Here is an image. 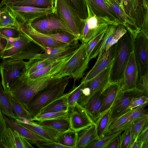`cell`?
I'll return each instance as SVG.
<instances>
[{"mask_svg":"<svg viewBox=\"0 0 148 148\" xmlns=\"http://www.w3.org/2000/svg\"><path fill=\"white\" fill-rule=\"evenodd\" d=\"M61 79L50 76L32 80L25 74L13 84L8 93L18 100L25 107L34 96Z\"/></svg>","mask_w":148,"mask_h":148,"instance_id":"cell-1","label":"cell"},{"mask_svg":"<svg viewBox=\"0 0 148 148\" xmlns=\"http://www.w3.org/2000/svg\"><path fill=\"white\" fill-rule=\"evenodd\" d=\"M134 36L127 31L117 42L116 54L110 71V83L121 85L131 53L134 51Z\"/></svg>","mask_w":148,"mask_h":148,"instance_id":"cell-2","label":"cell"},{"mask_svg":"<svg viewBox=\"0 0 148 148\" xmlns=\"http://www.w3.org/2000/svg\"><path fill=\"white\" fill-rule=\"evenodd\" d=\"M69 78L68 76L61 78L58 82L42 90L32 98L25 108L33 117L39 114L44 108L63 95L69 84Z\"/></svg>","mask_w":148,"mask_h":148,"instance_id":"cell-3","label":"cell"},{"mask_svg":"<svg viewBox=\"0 0 148 148\" xmlns=\"http://www.w3.org/2000/svg\"><path fill=\"white\" fill-rule=\"evenodd\" d=\"M88 59L86 53V43L82 42L73 52L67 62L59 71L52 77L61 78L68 76L75 81L82 78L88 68Z\"/></svg>","mask_w":148,"mask_h":148,"instance_id":"cell-4","label":"cell"},{"mask_svg":"<svg viewBox=\"0 0 148 148\" xmlns=\"http://www.w3.org/2000/svg\"><path fill=\"white\" fill-rule=\"evenodd\" d=\"M134 52L138 77L136 88L148 92V38L139 33L135 38Z\"/></svg>","mask_w":148,"mask_h":148,"instance_id":"cell-5","label":"cell"},{"mask_svg":"<svg viewBox=\"0 0 148 148\" xmlns=\"http://www.w3.org/2000/svg\"><path fill=\"white\" fill-rule=\"evenodd\" d=\"M54 12L78 39L81 40L85 21L66 0H54Z\"/></svg>","mask_w":148,"mask_h":148,"instance_id":"cell-6","label":"cell"},{"mask_svg":"<svg viewBox=\"0 0 148 148\" xmlns=\"http://www.w3.org/2000/svg\"><path fill=\"white\" fill-rule=\"evenodd\" d=\"M26 62L23 60L9 61L3 60L0 64L1 84L5 92L8 93L13 84L25 74Z\"/></svg>","mask_w":148,"mask_h":148,"instance_id":"cell-7","label":"cell"},{"mask_svg":"<svg viewBox=\"0 0 148 148\" xmlns=\"http://www.w3.org/2000/svg\"><path fill=\"white\" fill-rule=\"evenodd\" d=\"M145 94H148V93L136 88L126 90L121 89L109 110L110 121L130 110L129 107L135 98Z\"/></svg>","mask_w":148,"mask_h":148,"instance_id":"cell-8","label":"cell"},{"mask_svg":"<svg viewBox=\"0 0 148 148\" xmlns=\"http://www.w3.org/2000/svg\"><path fill=\"white\" fill-rule=\"evenodd\" d=\"M30 23L35 30L45 34H53L60 30H65L72 33L54 12L38 18Z\"/></svg>","mask_w":148,"mask_h":148,"instance_id":"cell-9","label":"cell"},{"mask_svg":"<svg viewBox=\"0 0 148 148\" xmlns=\"http://www.w3.org/2000/svg\"><path fill=\"white\" fill-rule=\"evenodd\" d=\"M18 29L30 38L33 42L39 46L45 52L49 49L69 44L57 41L36 31L32 27L30 23H21Z\"/></svg>","mask_w":148,"mask_h":148,"instance_id":"cell-10","label":"cell"},{"mask_svg":"<svg viewBox=\"0 0 148 148\" xmlns=\"http://www.w3.org/2000/svg\"><path fill=\"white\" fill-rule=\"evenodd\" d=\"M8 7L16 19L20 23H31L38 18L54 12V7L45 8L30 6Z\"/></svg>","mask_w":148,"mask_h":148,"instance_id":"cell-11","label":"cell"},{"mask_svg":"<svg viewBox=\"0 0 148 148\" xmlns=\"http://www.w3.org/2000/svg\"><path fill=\"white\" fill-rule=\"evenodd\" d=\"M113 61L95 77L86 82V87L89 95L85 105L89 100L101 94L109 83L110 75Z\"/></svg>","mask_w":148,"mask_h":148,"instance_id":"cell-12","label":"cell"},{"mask_svg":"<svg viewBox=\"0 0 148 148\" xmlns=\"http://www.w3.org/2000/svg\"><path fill=\"white\" fill-rule=\"evenodd\" d=\"M69 118L71 129L79 132L95 123L85 108L77 103L69 108Z\"/></svg>","mask_w":148,"mask_h":148,"instance_id":"cell-13","label":"cell"},{"mask_svg":"<svg viewBox=\"0 0 148 148\" xmlns=\"http://www.w3.org/2000/svg\"><path fill=\"white\" fill-rule=\"evenodd\" d=\"M78 40L66 46L48 49L43 53H39L29 60L34 62L43 60L55 61L72 54L79 46Z\"/></svg>","mask_w":148,"mask_h":148,"instance_id":"cell-14","label":"cell"},{"mask_svg":"<svg viewBox=\"0 0 148 148\" xmlns=\"http://www.w3.org/2000/svg\"><path fill=\"white\" fill-rule=\"evenodd\" d=\"M0 148H33L34 147L17 131L7 125L4 128L2 134Z\"/></svg>","mask_w":148,"mask_h":148,"instance_id":"cell-15","label":"cell"},{"mask_svg":"<svg viewBox=\"0 0 148 148\" xmlns=\"http://www.w3.org/2000/svg\"><path fill=\"white\" fill-rule=\"evenodd\" d=\"M6 48L3 51L1 58L3 60L10 58L28 48L33 42L31 39L23 34L16 38H8Z\"/></svg>","mask_w":148,"mask_h":148,"instance_id":"cell-16","label":"cell"},{"mask_svg":"<svg viewBox=\"0 0 148 148\" xmlns=\"http://www.w3.org/2000/svg\"><path fill=\"white\" fill-rule=\"evenodd\" d=\"M138 74L134 51L130 54L125 68L121 89L126 90L136 88Z\"/></svg>","mask_w":148,"mask_h":148,"instance_id":"cell-17","label":"cell"},{"mask_svg":"<svg viewBox=\"0 0 148 148\" xmlns=\"http://www.w3.org/2000/svg\"><path fill=\"white\" fill-rule=\"evenodd\" d=\"M116 43L111 47L104 56L99 59H97L92 68L87 73L81 82H86L91 80L112 62L116 56Z\"/></svg>","mask_w":148,"mask_h":148,"instance_id":"cell-18","label":"cell"},{"mask_svg":"<svg viewBox=\"0 0 148 148\" xmlns=\"http://www.w3.org/2000/svg\"><path fill=\"white\" fill-rule=\"evenodd\" d=\"M72 54L57 60L34 73L26 75L29 79L32 80L53 76L64 66Z\"/></svg>","mask_w":148,"mask_h":148,"instance_id":"cell-19","label":"cell"},{"mask_svg":"<svg viewBox=\"0 0 148 148\" xmlns=\"http://www.w3.org/2000/svg\"><path fill=\"white\" fill-rule=\"evenodd\" d=\"M3 116L7 125L17 131L30 144L35 145L40 141L47 140L44 137L18 124L14 120L6 117L4 115Z\"/></svg>","mask_w":148,"mask_h":148,"instance_id":"cell-20","label":"cell"},{"mask_svg":"<svg viewBox=\"0 0 148 148\" xmlns=\"http://www.w3.org/2000/svg\"><path fill=\"white\" fill-rule=\"evenodd\" d=\"M121 89L120 85L116 83H109L105 88L103 91L104 99L100 110V117L110 109L117 93Z\"/></svg>","mask_w":148,"mask_h":148,"instance_id":"cell-21","label":"cell"},{"mask_svg":"<svg viewBox=\"0 0 148 148\" xmlns=\"http://www.w3.org/2000/svg\"><path fill=\"white\" fill-rule=\"evenodd\" d=\"M106 29L86 43L87 55L90 61L96 57L102 48L107 35Z\"/></svg>","mask_w":148,"mask_h":148,"instance_id":"cell-22","label":"cell"},{"mask_svg":"<svg viewBox=\"0 0 148 148\" xmlns=\"http://www.w3.org/2000/svg\"><path fill=\"white\" fill-rule=\"evenodd\" d=\"M98 139L97 125L94 124L78 132L75 148H86L92 142Z\"/></svg>","mask_w":148,"mask_h":148,"instance_id":"cell-23","label":"cell"},{"mask_svg":"<svg viewBox=\"0 0 148 148\" xmlns=\"http://www.w3.org/2000/svg\"><path fill=\"white\" fill-rule=\"evenodd\" d=\"M36 123L40 125L50 128L61 134L72 130L69 117L38 121Z\"/></svg>","mask_w":148,"mask_h":148,"instance_id":"cell-24","label":"cell"},{"mask_svg":"<svg viewBox=\"0 0 148 148\" xmlns=\"http://www.w3.org/2000/svg\"><path fill=\"white\" fill-rule=\"evenodd\" d=\"M16 122L32 132L44 137L48 140L58 142V138L61 134L55 130L38 124L37 125H33Z\"/></svg>","mask_w":148,"mask_h":148,"instance_id":"cell-25","label":"cell"},{"mask_svg":"<svg viewBox=\"0 0 148 148\" xmlns=\"http://www.w3.org/2000/svg\"><path fill=\"white\" fill-rule=\"evenodd\" d=\"M103 91L89 100L83 107L95 124L100 117V110L104 98Z\"/></svg>","mask_w":148,"mask_h":148,"instance_id":"cell-26","label":"cell"},{"mask_svg":"<svg viewBox=\"0 0 148 148\" xmlns=\"http://www.w3.org/2000/svg\"><path fill=\"white\" fill-rule=\"evenodd\" d=\"M21 23L16 18L8 5L0 7V28L10 27L18 29Z\"/></svg>","mask_w":148,"mask_h":148,"instance_id":"cell-27","label":"cell"},{"mask_svg":"<svg viewBox=\"0 0 148 148\" xmlns=\"http://www.w3.org/2000/svg\"><path fill=\"white\" fill-rule=\"evenodd\" d=\"M68 94V92L64 94L62 97L44 108L39 114L49 112H69V107L67 101Z\"/></svg>","mask_w":148,"mask_h":148,"instance_id":"cell-28","label":"cell"},{"mask_svg":"<svg viewBox=\"0 0 148 148\" xmlns=\"http://www.w3.org/2000/svg\"><path fill=\"white\" fill-rule=\"evenodd\" d=\"M148 103L133 109L126 122L118 130L117 132L123 131L130 128L133 124L139 119L148 114L147 110L145 108Z\"/></svg>","mask_w":148,"mask_h":148,"instance_id":"cell-29","label":"cell"},{"mask_svg":"<svg viewBox=\"0 0 148 148\" xmlns=\"http://www.w3.org/2000/svg\"><path fill=\"white\" fill-rule=\"evenodd\" d=\"M5 93L11 103L15 117L24 118L32 120L33 116L27 110L23 104L8 93Z\"/></svg>","mask_w":148,"mask_h":148,"instance_id":"cell-30","label":"cell"},{"mask_svg":"<svg viewBox=\"0 0 148 148\" xmlns=\"http://www.w3.org/2000/svg\"><path fill=\"white\" fill-rule=\"evenodd\" d=\"M0 109L3 115L14 120L15 116L9 100L0 82Z\"/></svg>","mask_w":148,"mask_h":148,"instance_id":"cell-31","label":"cell"},{"mask_svg":"<svg viewBox=\"0 0 148 148\" xmlns=\"http://www.w3.org/2000/svg\"><path fill=\"white\" fill-rule=\"evenodd\" d=\"M132 110L111 120L104 134V136L118 132V130L126 121Z\"/></svg>","mask_w":148,"mask_h":148,"instance_id":"cell-32","label":"cell"},{"mask_svg":"<svg viewBox=\"0 0 148 148\" xmlns=\"http://www.w3.org/2000/svg\"><path fill=\"white\" fill-rule=\"evenodd\" d=\"M78 132L72 130L60 134L58 143L67 147L75 148L77 139Z\"/></svg>","mask_w":148,"mask_h":148,"instance_id":"cell-33","label":"cell"},{"mask_svg":"<svg viewBox=\"0 0 148 148\" xmlns=\"http://www.w3.org/2000/svg\"><path fill=\"white\" fill-rule=\"evenodd\" d=\"M45 35L58 41L69 44L79 40L73 34L64 30H60L54 33Z\"/></svg>","mask_w":148,"mask_h":148,"instance_id":"cell-34","label":"cell"},{"mask_svg":"<svg viewBox=\"0 0 148 148\" xmlns=\"http://www.w3.org/2000/svg\"><path fill=\"white\" fill-rule=\"evenodd\" d=\"M54 0H24L18 2L12 6H30L49 8L54 7Z\"/></svg>","mask_w":148,"mask_h":148,"instance_id":"cell-35","label":"cell"},{"mask_svg":"<svg viewBox=\"0 0 148 148\" xmlns=\"http://www.w3.org/2000/svg\"><path fill=\"white\" fill-rule=\"evenodd\" d=\"M123 132L119 131L106 135L102 138L92 142L87 146L86 148H105L113 139L119 136Z\"/></svg>","mask_w":148,"mask_h":148,"instance_id":"cell-36","label":"cell"},{"mask_svg":"<svg viewBox=\"0 0 148 148\" xmlns=\"http://www.w3.org/2000/svg\"><path fill=\"white\" fill-rule=\"evenodd\" d=\"M86 86L85 82H81L78 86L74 84L72 88L68 92L67 101L69 108L72 107L77 103L82 90Z\"/></svg>","mask_w":148,"mask_h":148,"instance_id":"cell-37","label":"cell"},{"mask_svg":"<svg viewBox=\"0 0 148 148\" xmlns=\"http://www.w3.org/2000/svg\"><path fill=\"white\" fill-rule=\"evenodd\" d=\"M40 47H32V46L23 52L10 58L6 59L9 61H14L33 58L41 51Z\"/></svg>","mask_w":148,"mask_h":148,"instance_id":"cell-38","label":"cell"},{"mask_svg":"<svg viewBox=\"0 0 148 148\" xmlns=\"http://www.w3.org/2000/svg\"><path fill=\"white\" fill-rule=\"evenodd\" d=\"M109 110L105 113L96 123L98 139L103 138L110 121Z\"/></svg>","mask_w":148,"mask_h":148,"instance_id":"cell-39","label":"cell"},{"mask_svg":"<svg viewBox=\"0 0 148 148\" xmlns=\"http://www.w3.org/2000/svg\"><path fill=\"white\" fill-rule=\"evenodd\" d=\"M56 61L43 60L34 62H26V70L25 74L29 75L34 73Z\"/></svg>","mask_w":148,"mask_h":148,"instance_id":"cell-40","label":"cell"},{"mask_svg":"<svg viewBox=\"0 0 148 148\" xmlns=\"http://www.w3.org/2000/svg\"><path fill=\"white\" fill-rule=\"evenodd\" d=\"M119 136V148H132L135 140L134 138L130 128L124 131Z\"/></svg>","mask_w":148,"mask_h":148,"instance_id":"cell-41","label":"cell"},{"mask_svg":"<svg viewBox=\"0 0 148 148\" xmlns=\"http://www.w3.org/2000/svg\"><path fill=\"white\" fill-rule=\"evenodd\" d=\"M69 117V112H49L40 114L33 117L32 121H40L54 119Z\"/></svg>","mask_w":148,"mask_h":148,"instance_id":"cell-42","label":"cell"},{"mask_svg":"<svg viewBox=\"0 0 148 148\" xmlns=\"http://www.w3.org/2000/svg\"><path fill=\"white\" fill-rule=\"evenodd\" d=\"M75 9L81 18L84 21L87 18V7L84 0H66Z\"/></svg>","mask_w":148,"mask_h":148,"instance_id":"cell-43","label":"cell"},{"mask_svg":"<svg viewBox=\"0 0 148 148\" xmlns=\"http://www.w3.org/2000/svg\"><path fill=\"white\" fill-rule=\"evenodd\" d=\"M148 123V115L138 120L132 125L130 128L134 138L136 140L144 127Z\"/></svg>","mask_w":148,"mask_h":148,"instance_id":"cell-44","label":"cell"},{"mask_svg":"<svg viewBox=\"0 0 148 148\" xmlns=\"http://www.w3.org/2000/svg\"><path fill=\"white\" fill-rule=\"evenodd\" d=\"M22 34L18 29L15 27H6L0 28V34L7 38H19Z\"/></svg>","mask_w":148,"mask_h":148,"instance_id":"cell-45","label":"cell"},{"mask_svg":"<svg viewBox=\"0 0 148 148\" xmlns=\"http://www.w3.org/2000/svg\"><path fill=\"white\" fill-rule=\"evenodd\" d=\"M148 94L140 96L135 98L131 103L129 107L130 110L133 109L137 107L148 103Z\"/></svg>","mask_w":148,"mask_h":148,"instance_id":"cell-46","label":"cell"},{"mask_svg":"<svg viewBox=\"0 0 148 148\" xmlns=\"http://www.w3.org/2000/svg\"><path fill=\"white\" fill-rule=\"evenodd\" d=\"M35 145L41 148H67L58 143L47 140L40 141Z\"/></svg>","mask_w":148,"mask_h":148,"instance_id":"cell-47","label":"cell"},{"mask_svg":"<svg viewBox=\"0 0 148 148\" xmlns=\"http://www.w3.org/2000/svg\"><path fill=\"white\" fill-rule=\"evenodd\" d=\"M136 140L141 143L142 144L143 142L148 140V123L141 131Z\"/></svg>","mask_w":148,"mask_h":148,"instance_id":"cell-48","label":"cell"},{"mask_svg":"<svg viewBox=\"0 0 148 148\" xmlns=\"http://www.w3.org/2000/svg\"><path fill=\"white\" fill-rule=\"evenodd\" d=\"M8 42V38L0 34V59L5 49Z\"/></svg>","mask_w":148,"mask_h":148,"instance_id":"cell-49","label":"cell"},{"mask_svg":"<svg viewBox=\"0 0 148 148\" xmlns=\"http://www.w3.org/2000/svg\"><path fill=\"white\" fill-rule=\"evenodd\" d=\"M7 126L3 114L0 109V143L3 131Z\"/></svg>","mask_w":148,"mask_h":148,"instance_id":"cell-50","label":"cell"},{"mask_svg":"<svg viewBox=\"0 0 148 148\" xmlns=\"http://www.w3.org/2000/svg\"><path fill=\"white\" fill-rule=\"evenodd\" d=\"M16 122H20L31 125H37L38 124L34 121L28 120L24 118L15 117L14 120Z\"/></svg>","mask_w":148,"mask_h":148,"instance_id":"cell-51","label":"cell"},{"mask_svg":"<svg viewBox=\"0 0 148 148\" xmlns=\"http://www.w3.org/2000/svg\"><path fill=\"white\" fill-rule=\"evenodd\" d=\"M119 136H117L113 139L105 148H119Z\"/></svg>","mask_w":148,"mask_h":148,"instance_id":"cell-52","label":"cell"},{"mask_svg":"<svg viewBox=\"0 0 148 148\" xmlns=\"http://www.w3.org/2000/svg\"><path fill=\"white\" fill-rule=\"evenodd\" d=\"M24 0H1L0 3V7L6 5L12 6L15 3Z\"/></svg>","mask_w":148,"mask_h":148,"instance_id":"cell-53","label":"cell"},{"mask_svg":"<svg viewBox=\"0 0 148 148\" xmlns=\"http://www.w3.org/2000/svg\"><path fill=\"white\" fill-rule=\"evenodd\" d=\"M142 143L136 140L134 142L132 148H141Z\"/></svg>","mask_w":148,"mask_h":148,"instance_id":"cell-54","label":"cell"},{"mask_svg":"<svg viewBox=\"0 0 148 148\" xmlns=\"http://www.w3.org/2000/svg\"><path fill=\"white\" fill-rule=\"evenodd\" d=\"M112 8L114 10L117 14L119 15L120 14L121 10L119 7L116 5L113 4L112 5Z\"/></svg>","mask_w":148,"mask_h":148,"instance_id":"cell-55","label":"cell"},{"mask_svg":"<svg viewBox=\"0 0 148 148\" xmlns=\"http://www.w3.org/2000/svg\"><path fill=\"white\" fill-rule=\"evenodd\" d=\"M96 1L97 4L100 5L103 7L106 10L107 9V8H106V5H105L104 2L102 0H96Z\"/></svg>","mask_w":148,"mask_h":148,"instance_id":"cell-56","label":"cell"},{"mask_svg":"<svg viewBox=\"0 0 148 148\" xmlns=\"http://www.w3.org/2000/svg\"><path fill=\"white\" fill-rule=\"evenodd\" d=\"M148 148V140L145 141L142 143L141 148Z\"/></svg>","mask_w":148,"mask_h":148,"instance_id":"cell-57","label":"cell"},{"mask_svg":"<svg viewBox=\"0 0 148 148\" xmlns=\"http://www.w3.org/2000/svg\"><path fill=\"white\" fill-rule=\"evenodd\" d=\"M124 1H127L128 0H123Z\"/></svg>","mask_w":148,"mask_h":148,"instance_id":"cell-58","label":"cell"}]
</instances>
